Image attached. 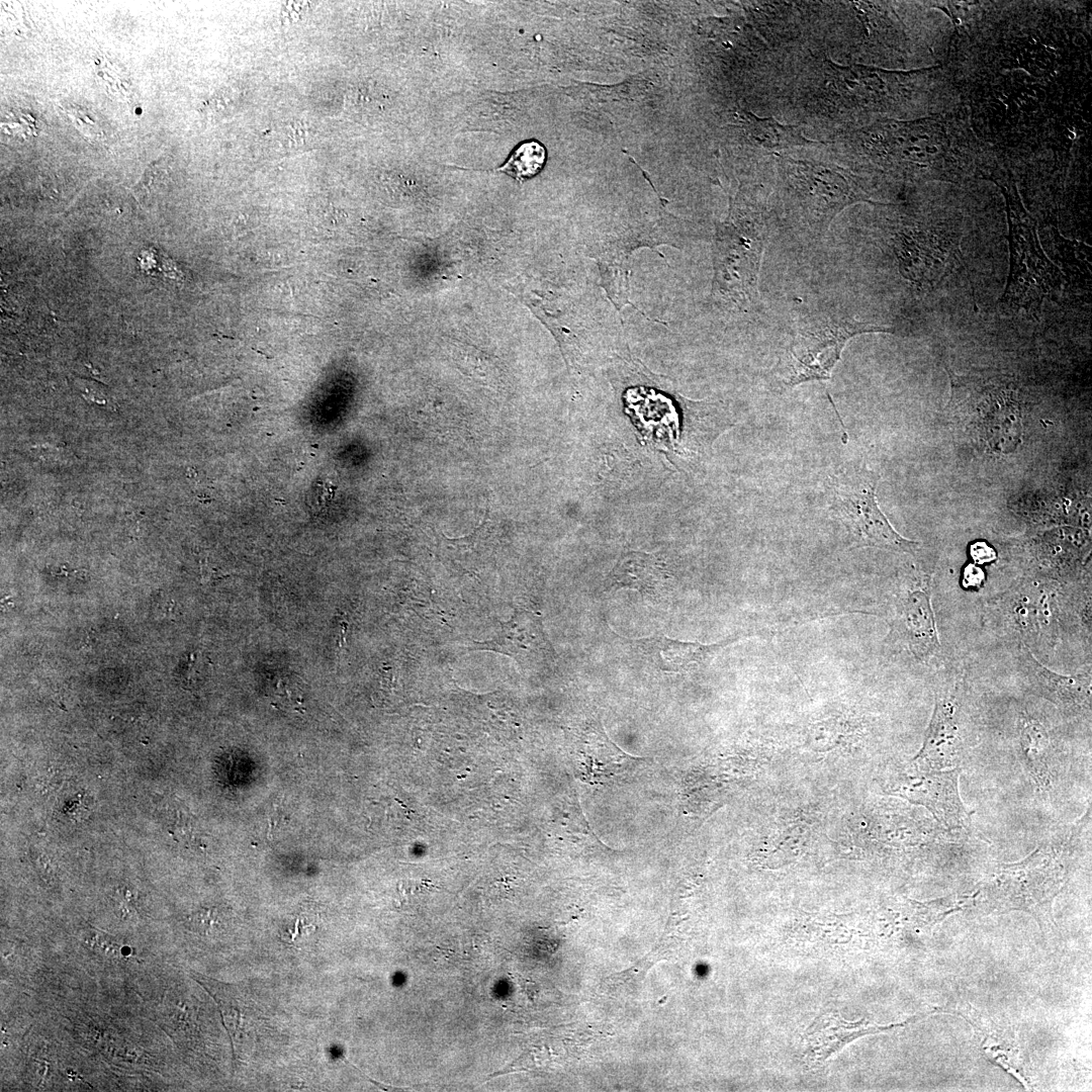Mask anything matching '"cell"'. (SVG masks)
Returning <instances> with one entry per match:
<instances>
[{
    "instance_id": "6da1fadb",
    "label": "cell",
    "mask_w": 1092,
    "mask_h": 1092,
    "mask_svg": "<svg viewBox=\"0 0 1092 1092\" xmlns=\"http://www.w3.org/2000/svg\"><path fill=\"white\" fill-rule=\"evenodd\" d=\"M1063 852L1043 844L1020 861L1001 864L983 889L991 911L1022 910L1040 922L1052 918V904L1067 880Z\"/></svg>"
},
{
    "instance_id": "7a4b0ae2",
    "label": "cell",
    "mask_w": 1092,
    "mask_h": 1092,
    "mask_svg": "<svg viewBox=\"0 0 1092 1092\" xmlns=\"http://www.w3.org/2000/svg\"><path fill=\"white\" fill-rule=\"evenodd\" d=\"M869 333H894L893 328L859 322L852 316L815 313L803 317L779 362L784 386L810 380H826L849 339Z\"/></svg>"
},
{
    "instance_id": "3957f363",
    "label": "cell",
    "mask_w": 1092,
    "mask_h": 1092,
    "mask_svg": "<svg viewBox=\"0 0 1092 1092\" xmlns=\"http://www.w3.org/2000/svg\"><path fill=\"white\" fill-rule=\"evenodd\" d=\"M879 475L866 467L839 471L830 485V509L853 547H875L914 554L919 543L900 535L876 497Z\"/></svg>"
},
{
    "instance_id": "277c9868",
    "label": "cell",
    "mask_w": 1092,
    "mask_h": 1092,
    "mask_svg": "<svg viewBox=\"0 0 1092 1092\" xmlns=\"http://www.w3.org/2000/svg\"><path fill=\"white\" fill-rule=\"evenodd\" d=\"M788 196L806 225L823 235L846 206L872 202L859 179L839 166L808 160L783 163Z\"/></svg>"
},
{
    "instance_id": "5b68a950",
    "label": "cell",
    "mask_w": 1092,
    "mask_h": 1092,
    "mask_svg": "<svg viewBox=\"0 0 1092 1092\" xmlns=\"http://www.w3.org/2000/svg\"><path fill=\"white\" fill-rule=\"evenodd\" d=\"M931 596V575L914 572L894 595L889 615L887 642L921 662L937 657L941 648Z\"/></svg>"
},
{
    "instance_id": "8992f818",
    "label": "cell",
    "mask_w": 1092,
    "mask_h": 1092,
    "mask_svg": "<svg viewBox=\"0 0 1092 1092\" xmlns=\"http://www.w3.org/2000/svg\"><path fill=\"white\" fill-rule=\"evenodd\" d=\"M957 668L944 667L935 675L934 709L923 744L914 760L924 770L958 767L964 738L962 698L964 678Z\"/></svg>"
},
{
    "instance_id": "52a82bcc",
    "label": "cell",
    "mask_w": 1092,
    "mask_h": 1092,
    "mask_svg": "<svg viewBox=\"0 0 1092 1092\" xmlns=\"http://www.w3.org/2000/svg\"><path fill=\"white\" fill-rule=\"evenodd\" d=\"M960 768L924 770L908 778L900 787L901 796L924 806L947 829L967 830L971 816L959 791Z\"/></svg>"
},
{
    "instance_id": "ba28073f",
    "label": "cell",
    "mask_w": 1092,
    "mask_h": 1092,
    "mask_svg": "<svg viewBox=\"0 0 1092 1092\" xmlns=\"http://www.w3.org/2000/svg\"><path fill=\"white\" fill-rule=\"evenodd\" d=\"M1018 670L1029 690L1066 713L1090 709L1091 674L1063 675L1043 666L1023 643L1018 652Z\"/></svg>"
},
{
    "instance_id": "9c48e42d",
    "label": "cell",
    "mask_w": 1092,
    "mask_h": 1092,
    "mask_svg": "<svg viewBox=\"0 0 1092 1092\" xmlns=\"http://www.w3.org/2000/svg\"><path fill=\"white\" fill-rule=\"evenodd\" d=\"M498 633L489 641L475 642L472 649L491 650L511 656L526 668L548 663L553 649L543 630L539 616L516 610L507 622H500Z\"/></svg>"
},
{
    "instance_id": "30bf717a",
    "label": "cell",
    "mask_w": 1092,
    "mask_h": 1092,
    "mask_svg": "<svg viewBox=\"0 0 1092 1092\" xmlns=\"http://www.w3.org/2000/svg\"><path fill=\"white\" fill-rule=\"evenodd\" d=\"M730 231L726 247H721V267L738 297L744 302L753 301L764 247L762 225L750 223L743 231L733 228Z\"/></svg>"
},
{
    "instance_id": "8fae6325",
    "label": "cell",
    "mask_w": 1092,
    "mask_h": 1092,
    "mask_svg": "<svg viewBox=\"0 0 1092 1092\" xmlns=\"http://www.w3.org/2000/svg\"><path fill=\"white\" fill-rule=\"evenodd\" d=\"M734 640L702 644L655 636L636 640L635 643L661 670L682 673L705 666L723 647Z\"/></svg>"
},
{
    "instance_id": "7c38bea8",
    "label": "cell",
    "mask_w": 1092,
    "mask_h": 1092,
    "mask_svg": "<svg viewBox=\"0 0 1092 1092\" xmlns=\"http://www.w3.org/2000/svg\"><path fill=\"white\" fill-rule=\"evenodd\" d=\"M871 1025L868 1022L846 1021L837 1013L818 1016L806 1030L807 1055L813 1062H824L851 1040L870 1033L899 1026Z\"/></svg>"
},
{
    "instance_id": "4fadbf2b",
    "label": "cell",
    "mask_w": 1092,
    "mask_h": 1092,
    "mask_svg": "<svg viewBox=\"0 0 1092 1092\" xmlns=\"http://www.w3.org/2000/svg\"><path fill=\"white\" fill-rule=\"evenodd\" d=\"M668 576L654 557L643 553L624 556L606 580V588L630 587L656 599L666 590Z\"/></svg>"
},
{
    "instance_id": "5bb4252c",
    "label": "cell",
    "mask_w": 1092,
    "mask_h": 1092,
    "mask_svg": "<svg viewBox=\"0 0 1092 1092\" xmlns=\"http://www.w3.org/2000/svg\"><path fill=\"white\" fill-rule=\"evenodd\" d=\"M1019 744L1025 767L1032 781L1040 790H1050V738L1045 728L1032 717L1022 715L1019 720Z\"/></svg>"
},
{
    "instance_id": "9a60e30c",
    "label": "cell",
    "mask_w": 1092,
    "mask_h": 1092,
    "mask_svg": "<svg viewBox=\"0 0 1092 1092\" xmlns=\"http://www.w3.org/2000/svg\"><path fill=\"white\" fill-rule=\"evenodd\" d=\"M744 118L751 140L760 149L780 151L818 145L817 142L808 140L799 127L783 124L772 117H757L752 113H746Z\"/></svg>"
},
{
    "instance_id": "2e32d148",
    "label": "cell",
    "mask_w": 1092,
    "mask_h": 1092,
    "mask_svg": "<svg viewBox=\"0 0 1092 1092\" xmlns=\"http://www.w3.org/2000/svg\"><path fill=\"white\" fill-rule=\"evenodd\" d=\"M546 161V150L538 142H527L517 147L507 162L495 171L503 172L519 182L538 174Z\"/></svg>"
},
{
    "instance_id": "e0dca14e",
    "label": "cell",
    "mask_w": 1092,
    "mask_h": 1092,
    "mask_svg": "<svg viewBox=\"0 0 1092 1092\" xmlns=\"http://www.w3.org/2000/svg\"><path fill=\"white\" fill-rule=\"evenodd\" d=\"M234 991L235 989L233 987V992L226 994L230 1000L223 1001L222 999H219V1004L222 1008L225 1022L230 1025V1032H232L234 1038L237 1036L240 1038L242 1033L245 1032L244 1027H246L248 1031L254 1026V1022L258 1020V1009L255 1008V1004H253L251 1000H248V998L247 1000H244L245 997L243 994Z\"/></svg>"
},
{
    "instance_id": "ac0fdd59",
    "label": "cell",
    "mask_w": 1092,
    "mask_h": 1092,
    "mask_svg": "<svg viewBox=\"0 0 1092 1092\" xmlns=\"http://www.w3.org/2000/svg\"><path fill=\"white\" fill-rule=\"evenodd\" d=\"M63 112L70 117L77 129L90 142L96 143L103 139V131L99 124L79 106H62Z\"/></svg>"
},
{
    "instance_id": "d6986e66",
    "label": "cell",
    "mask_w": 1092,
    "mask_h": 1092,
    "mask_svg": "<svg viewBox=\"0 0 1092 1092\" xmlns=\"http://www.w3.org/2000/svg\"><path fill=\"white\" fill-rule=\"evenodd\" d=\"M188 920L191 930L206 934L215 924L217 913L214 908H205L192 914Z\"/></svg>"
},
{
    "instance_id": "ffe728a7",
    "label": "cell",
    "mask_w": 1092,
    "mask_h": 1092,
    "mask_svg": "<svg viewBox=\"0 0 1092 1092\" xmlns=\"http://www.w3.org/2000/svg\"><path fill=\"white\" fill-rule=\"evenodd\" d=\"M971 554L975 561L979 563L989 562L996 556L994 550L985 542L973 544Z\"/></svg>"
},
{
    "instance_id": "44dd1931",
    "label": "cell",
    "mask_w": 1092,
    "mask_h": 1092,
    "mask_svg": "<svg viewBox=\"0 0 1092 1092\" xmlns=\"http://www.w3.org/2000/svg\"><path fill=\"white\" fill-rule=\"evenodd\" d=\"M965 578L968 586L979 585L983 579L982 571L976 567L967 568Z\"/></svg>"
}]
</instances>
